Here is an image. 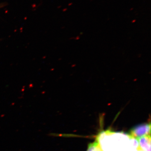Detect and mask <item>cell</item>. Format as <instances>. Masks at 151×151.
Wrapping results in <instances>:
<instances>
[{"label": "cell", "mask_w": 151, "mask_h": 151, "mask_svg": "<svg viewBox=\"0 0 151 151\" xmlns=\"http://www.w3.org/2000/svg\"><path fill=\"white\" fill-rule=\"evenodd\" d=\"M139 142L138 150L142 151H151V135L143 136L137 139Z\"/></svg>", "instance_id": "cell-2"}, {"label": "cell", "mask_w": 151, "mask_h": 151, "mask_svg": "<svg viewBox=\"0 0 151 151\" xmlns=\"http://www.w3.org/2000/svg\"><path fill=\"white\" fill-rule=\"evenodd\" d=\"M87 151H103L101 149L99 141L96 140L95 142L90 143L88 146Z\"/></svg>", "instance_id": "cell-3"}, {"label": "cell", "mask_w": 151, "mask_h": 151, "mask_svg": "<svg viewBox=\"0 0 151 151\" xmlns=\"http://www.w3.org/2000/svg\"><path fill=\"white\" fill-rule=\"evenodd\" d=\"M151 124H141L132 129L130 132V135L132 137L137 139L143 136L150 135Z\"/></svg>", "instance_id": "cell-1"}]
</instances>
